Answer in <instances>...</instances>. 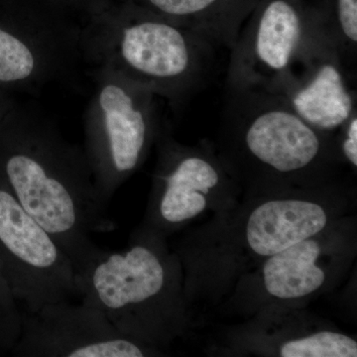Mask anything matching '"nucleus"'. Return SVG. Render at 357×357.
<instances>
[{"label":"nucleus","mask_w":357,"mask_h":357,"mask_svg":"<svg viewBox=\"0 0 357 357\" xmlns=\"http://www.w3.org/2000/svg\"><path fill=\"white\" fill-rule=\"evenodd\" d=\"M11 354L24 357H142L151 347L119 332L98 307L82 301L22 312L20 340Z\"/></svg>","instance_id":"nucleus-9"},{"label":"nucleus","mask_w":357,"mask_h":357,"mask_svg":"<svg viewBox=\"0 0 357 357\" xmlns=\"http://www.w3.org/2000/svg\"><path fill=\"white\" fill-rule=\"evenodd\" d=\"M93 89L84 112V153L98 198L115 192L146 159L163 121L158 96L114 70L93 68Z\"/></svg>","instance_id":"nucleus-5"},{"label":"nucleus","mask_w":357,"mask_h":357,"mask_svg":"<svg viewBox=\"0 0 357 357\" xmlns=\"http://www.w3.org/2000/svg\"><path fill=\"white\" fill-rule=\"evenodd\" d=\"M231 50L259 0H126Z\"/></svg>","instance_id":"nucleus-13"},{"label":"nucleus","mask_w":357,"mask_h":357,"mask_svg":"<svg viewBox=\"0 0 357 357\" xmlns=\"http://www.w3.org/2000/svg\"><path fill=\"white\" fill-rule=\"evenodd\" d=\"M0 84L38 96L52 84L73 83L82 56V22L53 0H2Z\"/></svg>","instance_id":"nucleus-6"},{"label":"nucleus","mask_w":357,"mask_h":357,"mask_svg":"<svg viewBox=\"0 0 357 357\" xmlns=\"http://www.w3.org/2000/svg\"><path fill=\"white\" fill-rule=\"evenodd\" d=\"M22 328V312L13 291L0 273V356L11 354Z\"/></svg>","instance_id":"nucleus-17"},{"label":"nucleus","mask_w":357,"mask_h":357,"mask_svg":"<svg viewBox=\"0 0 357 357\" xmlns=\"http://www.w3.org/2000/svg\"><path fill=\"white\" fill-rule=\"evenodd\" d=\"M0 178L64 249L75 275L102 252L93 234L116 225L98 198L84 148L33 105L0 126Z\"/></svg>","instance_id":"nucleus-1"},{"label":"nucleus","mask_w":357,"mask_h":357,"mask_svg":"<svg viewBox=\"0 0 357 357\" xmlns=\"http://www.w3.org/2000/svg\"><path fill=\"white\" fill-rule=\"evenodd\" d=\"M175 264L161 236L144 229L121 252L103 249L75 275L77 296L100 310L126 337L151 347L176 332Z\"/></svg>","instance_id":"nucleus-3"},{"label":"nucleus","mask_w":357,"mask_h":357,"mask_svg":"<svg viewBox=\"0 0 357 357\" xmlns=\"http://www.w3.org/2000/svg\"><path fill=\"white\" fill-rule=\"evenodd\" d=\"M84 64L114 70L180 112L210 82L218 47L189 28L126 0L82 23Z\"/></svg>","instance_id":"nucleus-2"},{"label":"nucleus","mask_w":357,"mask_h":357,"mask_svg":"<svg viewBox=\"0 0 357 357\" xmlns=\"http://www.w3.org/2000/svg\"><path fill=\"white\" fill-rule=\"evenodd\" d=\"M328 222L321 204L306 199H272L249 215L246 241L255 255L267 258L316 236Z\"/></svg>","instance_id":"nucleus-12"},{"label":"nucleus","mask_w":357,"mask_h":357,"mask_svg":"<svg viewBox=\"0 0 357 357\" xmlns=\"http://www.w3.org/2000/svg\"><path fill=\"white\" fill-rule=\"evenodd\" d=\"M0 273L24 312L77 296L69 256L0 178Z\"/></svg>","instance_id":"nucleus-7"},{"label":"nucleus","mask_w":357,"mask_h":357,"mask_svg":"<svg viewBox=\"0 0 357 357\" xmlns=\"http://www.w3.org/2000/svg\"><path fill=\"white\" fill-rule=\"evenodd\" d=\"M282 357H356L354 338L335 332H319L282 345Z\"/></svg>","instance_id":"nucleus-16"},{"label":"nucleus","mask_w":357,"mask_h":357,"mask_svg":"<svg viewBox=\"0 0 357 357\" xmlns=\"http://www.w3.org/2000/svg\"><path fill=\"white\" fill-rule=\"evenodd\" d=\"M326 36L356 82L357 0H312Z\"/></svg>","instance_id":"nucleus-15"},{"label":"nucleus","mask_w":357,"mask_h":357,"mask_svg":"<svg viewBox=\"0 0 357 357\" xmlns=\"http://www.w3.org/2000/svg\"><path fill=\"white\" fill-rule=\"evenodd\" d=\"M340 136V151L344 159L354 168L357 167V112L337 131Z\"/></svg>","instance_id":"nucleus-19"},{"label":"nucleus","mask_w":357,"mask_h":357,"mask_svg":"<svg viewBox=\"0 0 357 357\" xmlns=\"http://www.w3.org/2000/svg\"><path fill=\"white\" fill-rule=\"evenodd\" d=\"M68 13L73 14L82 23L91 16L105 10L112 0H53Z\"/></svg>","instance_id":"nucleus-18"},{"label":"nucleus","mask_w":357,"mask_h":357,"mask_svg":"<svg viewBox=\"0 0 357 357\" xmlns=\"http://www.w3.org/2000/svg\"><path fill=\"white\" fill-rule=\"evenodd\" d=\"M158 162L154 174L149 225L145 229L161 236L196 218L206 206V197L222 184L220 162L204 150L174 139L167 123L157 136Z\"/></svg>","instance_id":"nucleus-11"},{"label":"nucleus","mask_w":357,"mask_h":357,"mask_svg":"<svg viewBox=\"0 0 357 357\" xmlns=\"http://www.w3.org/2000/svg\"><path fill=\"white\" fill-rule=\"evenodd\" d=\"M222 133L234 164L262 178L325 172L337 157L333 134L305 121L280 96L225 88Z\"/></svg>","instance_id":"nucleus-4"},{"label":"nucleus","mask_w":357,"mask_h":357,"mask_svg":"<svg viewBox=\"0 0 357 357\" xmlns=\"http://www.w3.org/2000/svg\"><path fill=\"white\" fill-rule=\"evenodd\" d=\"M356 84L318 16L292 69L268 93L283 98L314 128L333 135L357 112Z\"/></svg>","instance_id":"nucleus-10"},{"label":"nucleus","mask_w":357,"mask_h":357,"mask_svg":"<svg viewBox=\"0 0 357 357\" xmlns=\"http://www.w3.org/2000/svg\"><path fill=\"white\" fill-rule=\"evenodd\" d=\"M317 18L312 0H259L229 51L225 88L274 89L292 69Z\"/></svg>","instance_id":"nucleus-8"},{"label":"nucleus","mask_w":357,"mask_h":357,"mask_svg":"<svg viewBox=\"0 0 357 357\" xmlns=\"http://www.w3.org/2000/svg\"><path fill=\"white\" fill-rule=\"evenodd\" d=\"M321 249L312 238L301 241L267 257L263 266V280L267 292L279 299L306 297L318 290L326 275L317 265Z\"/></svg>","instance_id":"nucleus-14"}]
</instances>
